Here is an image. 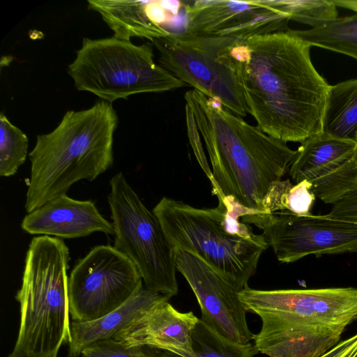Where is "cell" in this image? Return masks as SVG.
I'll return each mask as SVG.
<instances>
[{
    "instance_id": "cell-1",
    "label": "cell",
    "mask_w": 357,
    "mask_h": 357,
    "mask_svg": "<svg viewBox=\"0 0 357 357\" xmlns=\"http://www.w3.org/2000/svg\"><path fill=\"white\" fill-rule=\"evenodd\" d=\"M310 48L290 29L251 37L242 47L248 113L263 132L286 143L323 132L331 85L315 69Z\"/></svg>"
},
{
    "instance_id": "cell-2",
    "label": "cell",
    "mask_w": 357,
    "mask_h": 357,
    "mask_svg": "<svg viewBox=\"0 0 357 357\" xmlns=\"http://www.w3.org/2000/svg\"><path fill=\"white\" fill-rule=\"evenodd\" d=\"M184 98L209 155L215 194L238 206L241 218L261 213L266 194L289 172L296 151L199 91Z\"/></svg>"
},
{
    "instance_id": "cell-3",
    "label": "cell",
    "mask_w": 357,
    "mask_h": 357,
    "mask_svg": "<svg viewBox=\"0 0 357 357\" xmlns=\"http://www.w3.org/2000/svg\"><path fill=\"white\" fill-rule=\"evenodd\" d=\"M117 125L112 103L101 100L86 109L66 112L54 130L38 135L29 154L26 211L66 194L77 181H93L109 169Z\"/></svg>"
},
{
    "instance_id": "cell-4",
    "label": "cell",
    "mask_w": 357,
    "mask_h": 357,
    "mask_svg": "<svg viewBox=\"0 0 357 357\" xmlns=\"http://www.w3.org/2000/svg\"><path fill=\"white\" fill-rule=\"evenodd\" d=\"M217 197L213 208H197L165 197L153 212L176 250L199 258L242 290L268 244L262 234L254 233L241 220L227 199Z\"/></svg>"
},
{
    "instance_id": "cell-5",
    "label": "cell",
    "mask_w": 357,
    "mask_h": 357,
    "mask_svg": "<svg viewBox=\"0 0 357 357\" xmlns=\"http://www.w3.org/2000/svg\"><path fill=\"white\" fill-rule=\"evenodd\" d=\"M69 249L61 238L39 236L26 253L17 337L8 357H57L70 340Z\"/></svg>"
},
{
    "instance_id": "cell-6",
    "label": "cell",
    "mask_w": 357,
    "mask_h": 357,
    "mask_svg": "<svg viewBox=\"0 0 357 357\" xmlns=\"http://www.w3.org/2000/svg\"><path fill=\"white\" fill-rule=\"evenodd\" d=\"M153 57L149 43L137 45L114 36L84 38L68 73L77 90L110 103L138 93L168 91L186 85L155 63Z\"/></svg>"
},
{
    "instance_id": "cell-7",
    "label": "cell",
    "mask_w": 357,
    "mask_h": 357,
    "mask_svg": "<svg viewBox=\"0 0 357 357\" xmlns=\"http://www.w3.org/2000/svg\"><path fill=\"white\" fill-rule=\"evenodd\" d=\"M245 40L228 37L170 33L151 41L161 66L183 82L220 102L234 114H248L241 81Z\"/></svg>"
},
{
    "instance_id": "cell-8",
    "label": "cell",
    "mask_w": 357,
    "mask_h": 357,
    "mask_svg": "<svg viewBox=\"0 0 357 357\" xmlns=\"http://www.w3.org/2000/svg\"><path fill=\"white\" fill-rule=\"evenodd\" d=\"M107 196L114 230V247L137 267L145 288L172 297L178 288L176 249L165 236L153 211L119 172L109 181Z\"/></svg>"
},
{
    "instance_id": "cell-9",
    "label": "cell",
    "mask_w": 357,
    "mask_h": 357,
    "mask_svg": "<svg viewBox=\"0 0 357 357\" xmlns=\"http://www.w3.org/2000/svg\"><path fill=\"white\" fill-rule=\"evenodd\" d=\"M239 298L247 312L258 315L262 327L272 331L345 330L357 319L356 287L260 290L247 286Z\"/></svg>"
},
{
    "instance_id": "cell-10",
    "label": "cell",
    "mask_w": 357,
    "mask_h": 357,
    "mask_svg": "<svg viewBox=\"0 0 357 357\" xmlns=\"http://www.w3.org/2000/svg\"><path fill=\"white\" fill-rule=\"evenodd\" d=\"M142 281L135 265L114 246H95L68 277L72 320L89 321L110 313L143 287Z\"/></svg>"
},
{
    "instance_id": "cell-11",
    "label": "cell",
    "mask_w": 357,
    "mask_h": 357,
    "mask_svg": "<svg viewBox=\"0 0 357 357\" xmlns=\"http://www.w3.org/2000/svg\"><path fill=\"white\" fill-rule=\"evenodd\" d=\"M262 234L282 263L305 257L357 253V223L323 215L288 213L252 214L241 218Z\"/></svg>"
},
{
    "instance_id": "cell-12",
    "label": "cell",
    "mask_w": 357,
    "mask_h": 357,
    "mask_svg": "<svg viewBox=\"0 0 357 357\" xmlns=\"http://www.w3.org/2000/svg\"><path fill=\"white\" fill-rule=\"evenodd\" d=\"M356 152L355 139L322 132L301 143L288 173L296 183L310 182L316 197L333 205L357 187Z\"/></svg>"
},
{
    "instance_id": "cell-13",
    "label": "cell",
    "mask_w": 357,
    "mask_h": 357,
    "mask_svg": "<svg viewBox=\"0 0 357 357\" xmlns=\"http://www.w3.org/2000/svg\"><path fill=\"white\" fill-rule=\"evenodd\" d=\"M183 2L187 33L245 40L289 29L290 17L278 8L276 0Z\"/></svg>"
},
{
    "instance_id": "cell-14",
    "label": "cell",
    "mask_w": 357,
    "mask_h": 357,
    "mask_svg": "<svg viewBox=\"0 0 357 357\" xmlns=\"http://www.w3.org/2000/svg\"><path fill=\"white\" fill-rule=\"evenodd\" d=\"M176 270L182 274L199 305L204 321L230 340L248 343L253 334L248 325L240 289L229 279L196 256L176 250Z\"/></svg>"
},
{
    "instance_id": "cell-15",
    "label": "cell",
    "mask_w": 357,
    "mask_h": 357,
    "mask_svg": "<svg viewBox=\"0 0 357 357\" xmlns=\"http://www.w3.org/2000/svg\"><path fill=\"white\" fill-rule=\"evenodd\" d=\"M169 300L144 310L113 339L126 347L147 345L179 357H195L192 337L199 318L192 311H178Z\"/></svg>"
},
{
    "instance_id": "cell-16",
    "label": "cell",
    "mask_w": 357,
    "mask_h": 357,
    "mask_svg": "<svg viewBox=\"0 0 357 357\" xmlns=\"http://www.w3.org/2000/svg\"><path fill=\"white\" fill-rule=\"evenodd\" d=\"M22 229L30 234L75 238L94 232L114 235L112 222L99 212L91 200H78L60 195L29 213Z\"/></svg>"
},
{
    "instance_id": "cell-17",
    "label": "cell",
    "mask_w": 357,
    "mask_h": 357,
    "mask_svg": "<svg viewBox=\"0 0 357 357\" xmlns=\"http://www.w3.org/2000/svg\"><path fill=\"white\" fill-rule=\"evenodd\" d=\"M169 298L142 287L119 307L98 319L84 322L72 321L68 357H79L92 344L113 339L144 310L159 301Z\"/></svg>"
},
{
    "instance_id": "cell-18",
    "label": "cell",
    "mask_w": 357,
    "mask_h": 357,
    "mask_svg": "<svg viewBox=\"0 0 357 357\" xmlns=\"http://www.w3.org/2000/svg\"><path fill=\"white\" fill-rule=\"evenodd\" d=\"M88 3L118 38L140 37L152 41L170 33L161 25L155 1L89 0Z\"/></svg>"
},
{
    "instance_id": "cell-19",
    "label": "cell",
    "mask_w": 357,
    "mask_h": 357,
    "mask_svg": "<svg viewBox=\"0 0 357 357\" xmlns=\"http://www.w3.org/2000/svg\"><path fill=\"white\" fill-rule=\"evenodd\" d=\"M323 132L340 138L356 139L357 78L330 86L324 115Z\"/></svg>"
},
{
    "instance_id": "cell-20",
    "label": "cell",
    "mask_w": 357,
    "mask_h": 357,
    "mask_svg": "<svg viewBox=\"0 0 357 357\" xmlns=\"http://www.w3.org/2000/svg\"><path fill=\"white\" fill-rule=\"evenodd\" d=\"M292 31L311 47L344 54L357 60V13L310 29Z\"/></svg>"
},
{
    "instance_id": "cell-21",
    "label": "cell",
    "mask_w": 357,
    "mask_h": 357,
    "mask_svg": "<svg viewBox=\"0 0 357 357\" xmlns=\"http://www.w3.org/2000/svg\"><path fill=\"white\" fill-rule=\"evenodd\" d=\"M312 184L302 181L293 185L289 179L274 183L266 194L262 213L272 214L288 213L296 215H309L315 200Z\"/></svg>"
},
{
    "instance_id": "cell-22",
    "label": "cell",
    "mask_w": 357,
    "mask_h": 357,
    "mask_svg": "<svg viewBox=\"0 0 357 357\" xmlns=\"http://www.w3.org/2000/svg\"><path fill=\"white\" fill-rule=\"evenodd\" d=\"M192 340L195 357H254L259 354L254 344L230 340L200 318L194 328Z\"/></svg>"
},
{
    "instance_id": "cell-23",
    "label": "cell",
    "mask_w": 357,
    "mask_h": 357,
    "mask_svg": "<svg viewBox=\"0 0 357 357\" xmlns=\"http://www.w3.org/2000/svg\"><path fill=\"white\" fill-rule=\"evenodd\" d=\"M29 139L1 113L0 115V176L15 174L24 164L28 153Z\"/></svg>"
},
{
    "instance_id": "cell-24",
    "label": "cell",
    "mask_w": 357,
    "mask_h": 357,
    "mask_svg": "<svg viewBox=\"0 0 357 357\" xmlns=\"http://www.w3.org/2000/svg\"><path fill=\"white\" fill-rule=\"evenodd\" d=\"M278 8L290 20L311 26H321L338 17L337 6L331 0H276Z\"/></svg>"
},
{
    "instance_id": "cell-25",
    "label": "cell",
    "mask_w": 357,
    "mask_h": 357,
    "mask_svg": "<svg viewBox=\"0 0 357 357\" xmlns=\"http://www.w3.org/2000/svg\"><path fill=\"white\" fill-rule=\"evenodd\" d=\"M82 357H179L158 348L142 345L126 347L114 339L99 341L86 347Z\"/></svg>"
},
{
    "instance_id": "cell-26",
    "label": "cell",
    "mask_w": 357,
    "mask_h": 357,
    "mask_svg": "<svg viewBox=\"0 0 357 357\" xmlns=\"http://www.w3.org/2000/svg\"><path fill=\"white\" fill-rule=\"evenodd\" d=\"M185 119L188 128V135L196 158L199 161L201 167L204 170L208 178H210L211 177V172L208 167L206 158L203 151L200 134L197 130L192 110L187 105H185Z\"/></svg>"
},
{
    "instance_id": "cell-27",
    "label": "cell",
    "mask_w": 357,
    "mask_h": 357,
    "mask_svg": "<svg viewBox=\"0 0 357 357\" xmlns=\"http://www.w3.org/2000/svg\"><path fill=\"white\" fill-rule=\"evenodd\" d=\"M329 217L357 223V187L333 205Z\"/></svg>"
},
{
    "instance_id": "cell-28",
    "label": "cell",
    "mask_w": 357,
    "mask_h": 357,
    "mask_svg": "<svg viewBox=\"0 0 357 357\" xmlns=\"http://www.w3.org/2000/svg\"><path fill=\"white\" fill-rule=\"evenodd\" d=\"M357 354V333L341 340L337 345L319 357H355Z\"/></svg>"
},
{
    "instance_id": "cell-29",
    "label": "cell",
    "mask_w": 357,
    "mask_h": 357,
    "mask_svg": "<svg viewBox=\"0 0 357 357\" xmlns=\"http://www.w3.org/2000/svg\"><path fill=\"white\" fill-rule=\"evenodd\" d=\"M337 6L347 8L357 13V0H331Z\"/></svg>"
},
{
    "instance_id": "cell-30",
    "label": "cell",
    "mask_w": 357,
    "mask_h": 357,
    "mask_svg": "<svg viewBox=\"0 0 357 357\" xmlns=\"http://www.w3.org/2000/svg\"><path fill=\"white\" fill-rule=\"evenodd\" d=\"M356 141L357 142V134H356ZM356 156H357V152H356Z\"/></svg>"
},
{
    "instance_id": "cell-31",
    "label": "cell",
    "mask_w": 357,
    "mask_h": 357,
    "mask_svg": "<svg viewBox=\"0 0 357 357\" xmlns=\"http://www.w3.org/2000/svg\"><path fill=\"white\" fill-rule=\"evenodd\" d=\"M355 357H357V354L356 355V356H355Z\"/></svg>"
}]
</instances>
